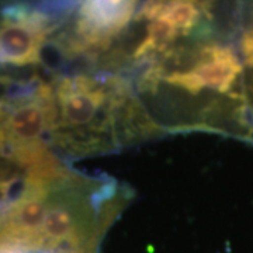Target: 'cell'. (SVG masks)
<instances>
[{
  "instance_id": "1",
  "label": "cell",
  "mask_w": 253,
  "mask_h": 253,
  "mask_svg": "<svg viewBox=\"0 0 253 253\" xmlns=\"http://www.w3.org/2000/svg\"><path fill=\"white\" fill-rule=\"evenodd\" d=\"M54 124L52 84L30 83L0 96V156L24 170L56 162L48 151Z\"/></svg>"
},
{
  "instance_id": "7",
  "label": "cell",
  "mask_w": 253,
  "mask_h": 253,
  "mask_svg": "<svg viewBox=\"0 0 253 253\" xmlns=\"http://www.w3.org/2000/svg\"><path fill=\"white\" fill-rule=\"evenodd\" d=\"M1 159H4V158L0 156V208L6 206L11 200L16 199V197L10 199V191L18 181L23 183L27 177V170H24L23 168H20L9 161L1 162Z\"/></svg>"
},
{
  "instance_id": "5",
  "label": "cell",
  "mask_w": 253,
  "mask_h": 253,
  "mask_svg": "<svg viewBox=\"0 0 253 253\" xmlns=\"http://www.w3.org/2000/svg\"><path fill=\"white\" fill-rule=\"evenodd\" d=\"M141 16L149 20L166 18L180 34H186L200 21L201 7L193 1H151L142 7Z\"/></svg>"
},
{
  "instance_id": "6",
  "label": "cell",
  "mask_w": 253,
  "mask_h": 253,
  "mask_svg": "<svg viewBox=\"0 0 253 253\" xmlns=\"http://www.w3.org/2000/svg\"><path fill=\"white\" fill-rule=\"evenodd\" d=\"M177 36H180V33L166 18L156 17L151 20L148 26V36L141 46L136 49V56L146 55L151 51H159L162 46L168 45Z\"/></svg>"
},
{
  "instance_id": "2",
  "label": "cell",
  "mask_w": 253,
  "mask_h": 253,
  "mask_svg": "<svg viewBox=\"0 0 253 253\" xmlns=\"http://www.w3.org/2000/svg\"><path fill=\"white\" fill-rule=\"evenodd\" d=\"M54 124L51 141L66 154L81 155L103 149L113 116L114 91L87 76L62 78L52 84Z\"/></svg>"
},
{
  "instance_id": "3",
  "label": "cell",
  "mask_w": 253,
  "mask_h": 253,
  "mask_svg": "<svg viewBox=\"0 0 253 253\" xmlns=\"http://www.w3.org/2000/svg\"><path fill=\"white\" fill-rule=\"evenodd\" d=\"M54 30L44 11L28 6L0 10V68H26L40 62L46 38Z\"/></svg>"
},
{
  "instance_id": "4",
  "label": "cell",
  "mask_w": 253,
  "mask_h": 253,
  "mask_svg": "<svg viewBox=\"0 0 253 253\" xmlns=\"http://www.w3.org/2000/svg\"><path fill=\"white\" fill-rule=\"evenodd\" d=\"M134 13V1H84L75 26L76 38L86 45L103 46L128 26Z\"/></svg>"
}]
</instances>
